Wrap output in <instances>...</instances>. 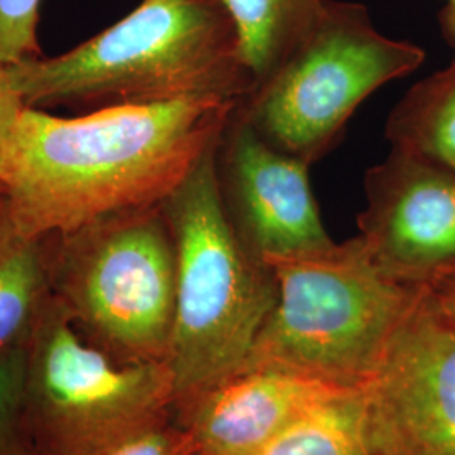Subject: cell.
<instances>
[{
  "label": "cell",
  "mask_w": 455,
  "mask_h": 455,
  "mask_svg": "<svg viewBox=\"0 0 455 455\" xmlns=\"http://www.w3.org/2000/svg\"><path fill=\"white\" fill-rule=\"evenodd\" d=\"M235 100L182 98L61 118L26 107L0 182L16 227L58 238L161 206L223 131Z\"/></svg>",
  "instance_id": "obj_1"
},
{
  "label": "cell",
  "mask_w": 455,
  "mask_h": 455,
  "mask_svg": "<svg viewBox=\"0 0 455 455\" xmlns=\"http://www.w3.org/2000/svg\"><path fill=\"white\" fill-rule=\"evenodd\" d=\"M7 69L31 108L195 97L242 101L253 88L223 0H142L76 48Z\"/></svg>",
  "instance_id": "obj_2"
},
{
  "label": "cell",
  "mask_w": 455,
  "mask_h": 455,
  "mask_svg": "<svg viewBox=\"0 0 455 455\" xmlns=\"http://www.w3.org/2000/svg\"><path fill=\"white\" fill-rule=\"evenodd\" d=\"M216 142L163 203L176 248V317L167 356L174 408L243 370L276 299L270 267L228 221L214 171Z\"/></svg>",
  "instance_id": "obj_3"
},
{
  "label": "cell",
  "mask_w": 455,
  "mask_h": 455,
  "mask_svg": "<svg viewBox=\"0 0 455 455\" xmlns=\"http://www.w3.org/2000/svg\"><path fill=\"white\" fill-rule=\"evenodd\" d=\"M265 263L275 304L242 371L276 368L344 390H359L425 287L383 272L359 236Z\"/></svg>",
  "instance_id": "obj_4"
},
{
  "label": "cell",
  "mask_w": 455,
  "mask_h": 455,
  "mask_svg": "<svg viewBox=\"0 0 455 455\" xmlns=\"http://www.w3.org/2000/svg\"><path fill=\"white\" fill-rule=\"evenodd\" d=\"M423 61L420 46L379 33L366 5L325 0L310 33L236 108L267 142L312 165L341 144L366 98Z\"/></svg>",
  "instance_id": "obj_5"
},
{
  "label": "cell",
  "mask_w": 455,
  "mask_h": 455,
  "mask_svg": "<svg viewBox=\"0 0 455 455\" xmlns=\"http://www.w3.org/2000/svg\"><path fill=\"white\" fill-rule=\"evenodd\" d=\"M26 351V423L48 455L107 454L165 423L174 407L167 363L116 358L82 334L54 295Z\"/></svg>",
  "instance_id": "obj_6"
},
{
  "label": "cell",
  "mask_w": 455,
  "mask_h": 455,
  "mask_svg": "<svg viewBox=\"0 0 455 455\" xmlns=\"http://www.w3.org/2000/svg\"><path fill=\"white\" fill-rule=\"evenodd\" d=\"M54 297L86 338L122 361L167 363L176 317V248L161 206L58 236Z\"/></svg>",
  "instance_id": "obj_7"
},
{
  "label": "cell",
  "mask_w": 455,
  "mask_h": 455,
  "mask_svg": "<svg viewBox=\"0 0 455 455\" xmlns=\"http://www.w3.org/2000/svg\"><path fill=\"white\" fill-rule=\"evenodd\" d=\"M373 455H455V317L425 285L358 390Z\"/></svg>",
  "instance_id": "obj_8"
},
{
  "label": "cell",
  "mask_w": 455,
  "mask_h": 455,
  "mask_svg": "<svg viewBox=\"0 0 455 455\" xmlns=\"http://www.w3.org/2000/svg\"><path fill=\"white\" fill-rule=\"evenodd\" d=\"M309 169L267 142L233 108L214 147L216 182L229 225L259 260L336 243L323 223Z\"/></svg>",
  "instance_id": "obj_9"
},
{
  "label": "cell",
  "mask_w": 455,
  "mask_h": 455,
  "mask_svg": "<svg viewBox=\"0 0 455 455\" xmlns=\"http://www.w3.org/2000/svg\"><path fill=\"white\" fill-rule=\"evenodd\" d=\"M359 238L383 272L407 285L455 274V172L391 148L364 174Z\"/></svg>",
  "instance_id": "obj_10"
},
{
  "label": "cell",
  "mask_w": 455,
  "mask_h": 455,
  "mask_svg": "<svg viewBox=\"0 0 455 455\" xmlns=\"http://www.w3.org/2000/svg\"><path fill=\"white\" fill-rule=\"evenodd\" d=\"M353 393L285 370H244L178 408L180 428L195 455H246Z\"/></svg>",
  "instance_id": "obj_11"
},
{
  "label": "cell",
  "mask_w": 455,
  "mask_h": 455,
  "mask_svg": "<svg viewBox=\"0 0 455 455\" xmlns=\"http://www.w3.org/2000/svg\"><path fill=\"white\" fill-rule=\"evenodd\" d=\"M46 240L22 233L0 199V353L24 347L52 299Z\"/></svg>",
  "instance_id": "obj_12"
},
{
  "label": "cell",
  "mask_w": 455,
  "mask_h": 455,
  "mask_svg": "<svg viewBox=\"0 0 455 455\" xmlns=\"http://www.w3.org/2000/svg\"><path fill=\"white\" fill-rule=\"evenodd\" d=\"M391 148L455 172V51L449 65L415 83L391 110Z\"/></svg>",
  "instance_id": "obj_13"
},
{
  "label": "cell",
  "mask_w": 455,
  "mask_h": 455,
  "mask_svg": "<svg viewBox=\"0 0 455 455\" xmlns=\"http://www.w3.org/2000/svg\"><path fill=\"white\" fill-rule=\"evenodd\" d=\"M223 4L233 19L255 86L310 33L323 14L325 0H223Z\"/></svg>",
  "instance_id": "obj_14"
},
{
  "label": "cell",
  "mask_w": 455,
  "mask_h": 455,
  "mask_svg": "<svg viewBox=\"0 0 455 455\" xmlns=\"http://www.w3.org/2000/svg\"><path fill=\"white\" fill-rule=\"evenodd\" d=\"M246 455H373L363 430L358 393L312 411Z\"/></svg>",
  "instance_id": "obj_15"
},
{
  "label": "cell",
  "mask_w": 455,
  "mask_h": 455,
  "mask_svg": "<svg viewBox=\"0 0 455 455\" xmlns=\"http://www.w3.org/2000/svg\"><path fill=\"white\" fill-rule=\"evenodd\" d=\"M26 346L0 353V455H48L26 423Z\"/></svg>",
  "instance_id": "obj_16"
},
{
  "label": "cell",
  "mask_w": 455,
  "mask_h": 455,
  "mask_svg": "<svg viewBox=\"0 0 455 455\" xmlns=\"http://www.w3.org/2000/svg\"><path fill=\"white\" fill-rule=\"evenodd\" d=\"M41 0H0V61L16 65L39 56Z\"/></svg>",
  "instance_id": "obj_17"
},
{
  "label": "cell",
  "mask_w": 455,
  "mask_h": 455,
  "mask_svg": "<svg viewBox=\"0 0 455 455\" xmlns=\"http://www.w3.org/2000/svg\"><path fill=\"white\" fill-rule=\"evenodd\" d=\"M103 455H195V451L180 427L165 422L133 435Z\"/></svg>",
  "instance_id": "obj_18"
},
{
  "label": "cell",
  "mask_w": 455,
  "mask_h": 455,
  "mask_svg": "<svg viewBox=\"0 0 455 455\" xmlns=\"http://www.w3.org/2000/svg\"><path fill=\"white\" fill-rule=\"evenodd\" d=\"M24 110L26 103L12 84L7 65L0 61V176Z\"/></svg>",
  "instance_id": "obj_19"
},
{
  "label": "cell",
  "mask_w": 455,
  "mask_h": 455,
  "mask_svg": "<svg viewBox=\"0 0 455 455\" xmlns=\"http://www.w3.org/2000/svg\"><path fill=\"white\" fill-rule=\"evenodd\" d=\"M428 289L434 299L439 302L440 307L455 317V274L442 276L437 282L428 285Z\"/></svg>",
  "instance_id": "obj_20"
},
{
  "label": "cell",
  "mask_w": 455,
  "mask_h": 455,
  "mask_svg": "<svg viewBox=\"0 0 455 455\" xmlns=\"http://www.w3.org/2000/svg\"><path fill=\"white\" fill-rule=\"evenodd\" d=\"M439 22L445 41L455 51V0H443Z\"/></svg>",
  "instance_id": "obj_21"
},
{
  "label": "cell",
  "mask_w": 455,
  "mask_h": 455,
  "mask_svg": "<svg viewBox=\"0 0 455 455\" xmlns=\"http://www.w3.org/2000/svg\"><path fill=\"white\" fill-rule=\"evenodd\" d=\"M5 196V188H4V184L0 182V199Z\"/></svg>",
  "instance_id": "obj_22"
}]
</instances>
